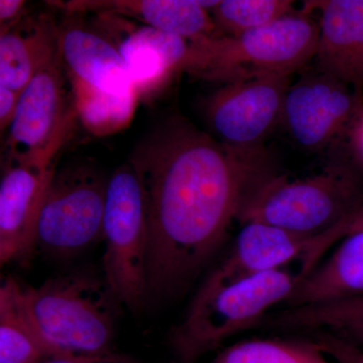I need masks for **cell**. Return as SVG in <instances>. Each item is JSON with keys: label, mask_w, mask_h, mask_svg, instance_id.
Masks as SVG:
<instances>
[{"label": "cell", "mask_w": 363, "mask_h": 363, "mask_svg": "<svg viewBox=\"0 0 363 363\" xmlns=\"http://www.w3.org/2000/svg\"><path fill=\"white\" fill-rule=\"evenodd\" d=\"M147 217V305L175 297L206 267L234 219L272 177L257 150H236L174 123L133 152Z\"/></svg>", "instance_id": "cell-1"}, {"label": "cell", "mask_w": 363, "mask_h": 363, "mask_svg": "<svg viewBox=\"0 0 363 363\" xmlns=\"http://www.w3.org/2000/svg\"><path fill=\"white\" fill-rule=\"evenodd\" d=\"M319 23L295 13L233 37L190 40L185 69L226 83L267 75L291 76L314 59Z\"/></svg>", "instance_id": "cell-2"}, {"label": "cell", "mask_w": 363, "mask_h": 363, "mask_svg": "<svg viewBox=\"0 0 363 363\" xmlns=\"http://www.w3.org/2000/svg\"><path fill=\"white\" fill-rule=\"evenodd\" d=\"M26 290L33 319L52 347L79 354L113 351L121 304L104 274L75 269Z\"/></svg>", "instance_id": "cell-3"}, {"label": "cell", "mask_w": 363, "mask_h": 363, "mask_svg": "<svg viewBox=\"0 0 363 363\" xmlns=\"http://www.w3.org/2000/svg\"><path fill=\"white\" fill-rule=\"evenodd\" d=\"M363 209V185L355 172L334 167L302 180L269 177L243 205L238 220L257 222L319 238Z\"/></svg>", "instance_id": "cell-4"}, {"label": "cell", "mask_w": 363, "mask_h": 363, "mask_svg": "<svg viewBox=\"0 0 363 363\" xmlns=\"http://www.w3.org/2000/svg\"><path fill=\"white\" fill-rule=\"evenodd\" d=\"M297 283L298 274L278 269L194 296L168 334L177 362L196 363L231 336L257 326L274 306L285 303Z\"/></svg>", "instance_id": "cell-5"}, {"label": "cell", "mask_w": 363, "mask_h": 363, "mask_svg": "<svg viewBox=\"0 0 363 363\" xmlns=\"http://www.w3.org/2000/svg\"><path fill=\"white\" fill-rule=\"evenodd\" d=\"M102 240V274L121 306L140 312L147 305V205L130 162L108 179Z\"/></svg>", "instance_id": "cell-6"}, {"label": "cell", "mask_w": 363, "mask_h": 363, "mask_svg": "<svg viewBox=\"0 0 363 363\" xmlns=\"http://www.w3.org/2000/svg\"><path fill=\"white\" fill-rule=\"evenodd\" d=\"M107 184L85 167L56 172L38 216L35 250L69 259L102 240Z\"/></svg>", "instance_id": "cell-7"}, {"label": "cell", "mask_w": 363, "mask_h": 363, "mask_svg": "<svg viewBox=\"0 0 363 363\" xmlns=\"http://www.w3.org/2000/svg\"><path fill=\"white\" fill-rule=\"evenodd\" d=\"M58 55L21 91L9 128V162L51 167L68 133L72 113Z\"/></svg>", "instance_id": "cell-8"}, {"label": "cell", "mask_w": 363, "mask_h": 363, "mask_svg": "<svg viewBox=\"0 0 363 363\" xmlns=\"http://www.w3.org/2000/svg\"><path fill=\"white\" fill-rule=\"evenodd\" d=\"M362 116V92L315 71L290 85L281 121L301 147L318 150L357 126Z\"/></svg>", "instance_id": "cell-9"}, {"label": "cell", "mask_w": 363, "mask_h": 363, "mask_svg": "<svg viewBox=\"0 0 363 363\" xmlns=\"http://www.w3.org/2000/svg\"><path fill=\"white\" fill-rule=\"evenodd\" d=\"M291 76L267 75L226 83L207 104L210 126L221 143L236 150H257L281 119Z\"/></svg>", "instance_id": "cell-10"}, {"label": "cell", "mask_w": 363, "mask_h": 363, "mask_svg": "<svg viewBox=\"0 0 363 363\" xmlns=\"http://www.w3.org/2000/svg\"><path fill=\"white\" fill-rule=\"evenodd\" d=\"M54 166L9 162L0 183V262L28 259L35 252V231Z\"/></svg>", "instance_id": "cell-11"}, {"label": "cell", "mask_w": 363, "mask_h": 363, "mask_svg": "<svg viewBox=\"0 0 363 363\" xmlns=\"http://www.w3.org/2000/svg\"><path fill=\"white\" fill-rule=\"evenodd\" d=\"M59 50L73 81L74 92L117 97L138 95L118 48L101 33L80 23H66L59 30Z\"/></svg>", "instance_id": "cell-12"}, {"label": "cell", "mask_w": 363, "mask_h": 363, "mask_svg": "<svg viewBox=\"0 0 363 363\" xmlns=\"http://www.w3.org/2000/svg\"><path fill=\"white\" fill-rule=\"evenodd\" d=\"M314 240L267 224L245 223L226 259L208 274L194 296L201 297L257 274L283 269L298 257L303 259Z\"/></svg>", "instance_id": "cell-13"}, {"label": "cell", "mask_w": 363, "mask_h": 363, "mask_svg": "<svg viewBox=\"0 0 363 363\" xmlns=\"http://www.w3.org/2000/svg\"><path fill=\"white\" fill-rule=\"evenodd\" d=\"M321 9L316 71L363 90V0L312 2Z\"/></svg>", "instance_id": "cell-14"}, {"label": "cell", "mask_w": 363, "mask_h": 363, "mask_svg": "<svg viewBox=\"0 0 363 363\" xmlns=\"http://www.w3.org/2000/svg\"><path fill=\"white\" fill-rule=\"evenodd\" d=\"M210 4L198 0H77L58 6L71 13L92 11L128 16L150 28L195 40L214 35Z\"/></svg>", "instance_id": "cell-15"}, {"label": "cell", "mask_w": 363, "mask_h": 363, "mask_svg": "<svg viewBox=\"0 0 363 363\" xmlns=\"http://www.w3.org/2000/svg\"><path fill=\"white\" fill-rule=\"evenodd\" d=\"M363 295V230L345 236L336 252L298 279L284 308L303 307Z\"/></svg>", "instance_id": "cell-16"}, {"label": "cell", "mask_w": 363, "mask_h": 363, "mask_svg": "<svg viewBox=\"0 0 363 363\" xmlns=\"http://www.w3.org/2000/svg\"><path fill=\"white\" fill-rule=\"evenodd\" d=\"M58 52L59 30L47 18L1 30L0 86L21 94Z\"/></svg>", "instance_id": "cell-17"}, {"label": "cell", "mask_w": 363, "mask_h": 363, "mask_svg": "<svg viewBox=\"0 0 363 363\" xmlns=\"http://www.w3.org/2000/svg\"><path fill=\"white\" fill-rule=\"evenodd\" d=\"M117 48L138 92L185 69L190 55V40L147 26L126 33Z\"/></svg>", "instance_id": "cell-18"}, {"label": "cell", "mask_w": 363, "mask_h": 363, "mask_svg": "<svg viewBox=\"0 0 363 363\" xmlns=\"http://www.w3.org/2000/svg\"><path fill=\"white\" fill-rule=\"evenodd\" d=\"M60 352L35 323L26 286L7 277L0 286V363H42Z\"/></svg>", "instance_id": "cell-19"}, {"label": "cell", "mask_w": 363, "mask_h": 363, "mask_svg": "<svg viewBox=\"0 0 363 363\" xmlns=\"http://www.w3.org/2000/svg\"><path fill=\"white\" fill-rule=\"evenodd\" d=\"M274 330L326 331L358 345L363 343V295L267 314L257 325Z\"/></svg>", "instance_id": "cell-20"}, {"label": "cell", "mask_w": 363, "mask_h": 363, "mask_svg": "<svg viewBox=\"0 0 363 363\" xmlns=\"http://www.w3.org/2000/svg\"><path fill=\"white\" fill-rule=\"evenodd\" d=\"M313 339H255L222 350L211 363H330Z\"/></svg>", "instance_id": "cell-21"}, {"label": "cell", "mask_w": 363, "mask_h": 363, "mask_svg": "<svg viewBox=\"0 0 363 363\" xmlns=\"http://www.w3.org/2000/svg\"><path fill=\"white\" fill-rule=\"evenodd\" d=\"M290 0H223L213 9V37H233L295 13Z\"/></svg>", "instance_id": "cell-22"}, {"label": "cell", "mask_w": 363, "mask_h": 363, "mask_svg": "<svg viewBox=\"0 0 363 363\" xmlns=\"http://www.w3.org/2000/svg\"><path fill=\"white\" fill-rule=\"evenodd\" d=\"M135 98L78 93L75 94V112L91 133L97 135H111L123 130L130 123Z\"/></svg>", "instance_id": "cell-23"}, {"label": "cell", "mask_w": 363, "mask_h": 363, "mask_svg": "<svg viewBox=\"0 0 363 363\" xmlns=\"http://www.w3.org/2000/svg\"><path fill=\"white\" fill-rule=\"evenodd\" d=\"M42 363H140L128 355L116 351L99 354H79V353L62 351L58 354L45 358Z\"/></svg>", "instance_id": "cell-24"}, {"label": "cell", "mask_w": 363, "mask_h": 363, "mask_svg": "<svg viewBox=\"0 0 363 363\" xmlns=\"http://www.w3.org/2000/svg\"><path fill=\"white\" fill-rule=\"evenodd\" d=\"M20 93L0 86V125L1 131L9 128L16 114Z\"/></svg>", "instance_id": "cell-25"}, {"label": "cell", "mask_w": 363, "mask_h": 363, "mask_svg": "<svg viewBox=\"0 0 363 363\" xmlns=\"http://www.w3.org/2000/svg\"><path fill=\"white\" fill-rule=\"evenodd\" d=\"M26 2L21 0H1L0 1V21H1V30H7L16 25L18 21L21 11L25 7Z\"/></svg>", "instance_id": "cell-26"}, {"label": "cell", "mask_w": 363, "mask_h": 363, "mask_svg": "<svg viewBox=\"0 0 363 363\" xmlns=\"http://www.w3.org/2000/svg\"><path fill=\"white\" fill-rule=\"evenodd\" d=\"M363 230V209L357 212L354 216L351 217L348 220L342 222L338 226L339 238L350 235L357 231Z\"/></svg>", "instance_id": "cell-27"}, {"label": "cell", "mask_w": 363, "mask_h": 363, "mask_svg": "<svg viewBox=\"0 0 363 363\" xmlns=\"http://www.w3.org/2000/svg\"><path fill=\"white\" fill-rule=\"evenodd\" d=\"M348 363H363V354L357 355L353 357Z\"/></svg>", "instance_id": "cell-28"}]
</instances>
